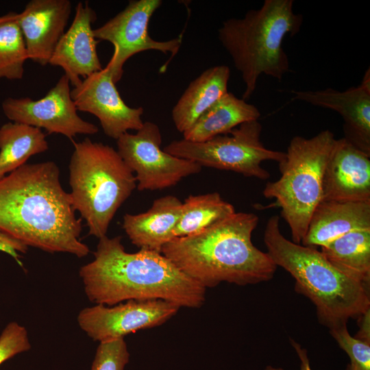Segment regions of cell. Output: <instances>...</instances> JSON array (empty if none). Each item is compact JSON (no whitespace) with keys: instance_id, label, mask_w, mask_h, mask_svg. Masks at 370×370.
Masks as SVG:
<instances>
[{"instance_id":"25","label":"cell","mask_w":370,"mask_h":370,"mask_svg":"<svg viewBox=\"0 0 370 370\" xmlns=\"http://www.w3.org/2000/svg\"><path fill=\"white\" fill-rule=\"evenodd\" d=\"M18 16V13L9 12L0 22V79H21L24 64L29 59Z\"/></svg>"},{"instance_id":"20","label":"cell","mask_w":370,"mask_h":370,"mask_svg":"<svg viewBox=\"0 0 370 370\" xmlns=\"http://www.w3.org/2000/svg\"><path fill=\"white\" fill-rule=\"evenodd\" d=\"M230 77L226 65L206 69L193 80L171 112L172 120L177 131L182 134L216 101L225 95Z\"/></svg>"},{"instance_id":"11","label":"cell","mask_w":370,"mask_h":370,"mask_svg":"<svg viewBox=\"0 0 370 370\" xmlns=\"http://www.w3.org/2000/svg\"><path fill=\"white\" fill-rule=\"evenodd\" d=\"M179 309L175 304L162 299H130L110 306L86 307L79 312L77 321L88 337L101 343L161 325Z\"/></svg>"},{"instance_id":"12","label":"cell","mask_w":370,"mask_h":370,"mask_svg":"<svg viewBox=\"0 0 370 370\" xmlns=\"http://www.w3.org/2000/svg\"><path fill=\"white\" fill-rule=\"evenodd\" d=\"M70 84L64 74L41 99L8 97L2 101V110L11 121L44 129L48 134H60L72 139L77 134H97L98 127L78 115Z\"/></svg>"},{"instance_id":"9","label":"cell","mask_w":370,"mask_h":370,"mask_svg":"<svg viewBox=\"0 0 370 370\" xmlns=\"http://www.w3.org/2000/svg\"><path fill=\"white\" fill-rule=\"evenodd\" d=\"M158 125L144 122L135 134L126 132L116 140L117 152L135 173L138 190H157L176 185L183 178L199 173V164L173 156L160 146Z\"/></svg>"},{"instance_id":"10","label":"cell","mask_w":370,"mask_h":370,"mask_svg":"<svg viewBox=\"0 0 370 370\" xmlns=\"http://www.w3.org/2000/svg\"><path fill=\"white\" fill-rule=\"evenodd\" d=\"M161 0H133L103 25L93 29L97 40H106L114 46L112 56L107 64L116 84L123 74V66L132 56L147 50L165 54H176L182 45V37L166 41L153 39L149 34L151 17L160 8Z\"/></svg>"},{"instance_id":"8","label":"cell","mask_w":370,"mask_h":370,"mask_svg":"<svg viewBox=\"0 0 370 370\" xmlns=\"http://www.w3.org/2000/svg\"><path fill=\"white\" fill-rule=\"evenodd\" d=\"M262 125L258 120L245 122L230 132L203 142L175 140L164 150L176 157L192 160L201 166L232 171L246 177L267 180L269 173L261 164L278 163L285 152L266 148L260 140Z\"/></svg>"},{"instance_id":"14","label":"cell","mask_w":370,"mask_h":370,"mask_svg":"<svg viewBox=\"0 0 370 370\" xmlns=\"http://www.w3.org/2000/svg\"><path fill=\"white\" fill-rule=\"evenodd\" d=\"M293 100L337 112L343 118L345 139L370 154V69L360 84L344 91L330 88L319 90H291Z\"/></svg>"},{"instance_id":"17","label":"cell","mask_w":370,"mask_h":370,"mask_svg":"<svg viewBox=\"0 0 370 370\" xmlns=\"http://www.w3.org/2000/svg\"><path fill=\"white\" fill-rule=\"evenodd\" d=\"M71 9L69 0H32L18 13L17 22L29 60L41 66L49 63L65 32Z\"/></svg>"},{"instance_id":"3","label":"cell","mask_w":370,"mask_h":370,"mask_svg":"<svg viewBox=\"0 0 370 370\" xmlns=\"http://www.w3.org/2000/svg\"><path fill=\"white\" fill-rule=\"evenodd\" d=\"M258 217L235 212L196 234L177 237L161 253L206 289L222 282L254 284L271 280L277 266L251 241Z\"/></svg>"},{"instance_id":"31","label":"cell","mask_w":370,"mask_h":370,"mask_svg":"<svg viewBox=\"0 0 370 370\" xmlns=\"http://www.w3.org/2000/svg\"><path fill=\"white\" fill-rule=\"evenodd\" d=\"M292 346L294 347L300 360V370H312L310 365L307 350L303 348L299 343L293 340H291ZM265 370H284L282 368H275L267 366Z\"/></svg>"},{"instance_id":"2","label":"cell","mask_w":370,"mask_h":370,"mask_svg":"<svg viewBox=\"0 0 370 370\" xmlns=\"http://www.w3.org/2000/svg\"><path fill=\"white\" fill-rule=\"evenodd\" d=\"M85 294L95 304L114 306L130 299H162L197 308L206 288L161 252L125 251L121 236L99 239L94 259L79 271Z\"/></svg>"},{"instance_id":"21","label":"cell","mask_w":370,"mask_h":370,"mask_svg":"<svg viewBox=\"0 0 370 370\" xmlns=\"http://www.w3.org/2000/svg\"><path fill=\"white\" fill-rule=\"evenodd\" d=\"M260 116L256 106L227 92L183 133L184 139L203 142L227 134L245 122L258 120Z\"/></svg>"},{"instance_id":"16","label":"cell","mask_w":370,"mask_h":370,"mask_svg":"<svg viewBox=\"0 0 370 370\" xmlns=\"http://www.w3.org/2000/svg\"><path fill=\"white\" fill-rule=\"evenodd\" d=\"M97 14L88 2H79L74 18L60 39L49 60V64L59 66L64 71L74 87L91 74L101 71L97 51L98 40L95 38L92 25Z\"/></svg>"},{"instance_id":"28","label":"cell","mask_w":370,"mask_h":370,"mask_svg":"<svg viewBox=\"0 0 370 370\" xmlns=\"http://www.w3.org/2000/svg\"><path fill=\"white\" fill-rule=\"evenodd\" d=\"M31 349L26 328L16 322H10L0 335V365L18 354Z\"/></svg>"},{"instance_id":"6","label":"cell","mask_w":370,"mask_h":370,"mask_svg":"<svg viewBox=\"0 0 370 370\" xmlns=\"http://www.w3.org/2000/svg\"><path fill=\"white\" fill-rule=\"evenodd\" d=\"M73 146L69 165L73 207L86 221L88 234L99 239L136 188V180L113 147L88 138Z\"/></svg>"},{"instance_id":"23","label":"cell","mask_w":370,"mask_h":370,"mask_svg":"<svg viewBox=\"0 0 370 370\" xmlns=\"http://www.w3.org/2000/svg\"><path fill=\"white\" fill-rule=\"evenodd\" d=\"M48 149L46 135L40 129L12 121L3 124L0 127V180Z\"/></svg>"},{"instance_id":"24","label":"cell","mask_w":370,"mask_h":370,"mask_svg":"<svg viewBox=\"0 0 370 370\" xmlns=\"http://www.w3.org/2000/svg\"><path fill=\"white\" fill-rule=\"evenodd\" d=\"M235 212L234 207L218 193L189 195L182 202L174 238L199 232Z\"/></svg>"},{"instance_id":"18","label":"cell","mask_w":370,"mask_h":370,"mask_svg":"<svg viewBox=\"0 0 370 370\" xmlns=\"http://www.w3.org/2000/svg\"><path fill=\"white\" fill-rule=\"evenodd\" d=\"M365 228H370V201L321 200L301 243L323 247L349 232Z\"/></svg>"},{"instance_id":"32","label":"cell","mask_w":370,"mask_h":370,"mask_svg":"<svg viewBox=\"0 0 370 370\" xmlns=\"http://www.w3.org/2000/svg\"><path fill=\"white\" fill-rule=\"evenodd\" d=\"M5 15L0 16V22L3 20V18H5Z\"/></svg>"},{"instance_id":"4","label":"cell","mask_w":370,"mask_h":370,"mask_svg":"<svg viewBox=\"0 0 370 370\" xmlns=\"http://www.w3.org/2000/svg\"><path fill=\"white\" fill-rule=\"evenodd\" d=\"M263 240L276 266L294 278L295 291L314 304L323 325L332 329L347 324L370 309L369 287L341 273L316 247L284 237L278 215L268 219Z\"/></svg>"},{"instance_id":"30","label":"cell","mask_w":370,"mask_h":370,"mask_svg":"<svg viewBox=\"0 0 370 370\" xmlns=\"http://www.w3.org/2000/svg\"><path fill=\"white\" fill-rule=\"evenodd\" d=\"M357 319L359 330L354 337L370 342V309L362 313Z\"/></svg>"},{"instance_id":"7","label":"cell","mask_w":370,"mask_h":370,"mask_svg":"<svg viewBox=\"0 0 370 370\" xmlns=\"http://www.w3.org/2000/svg\"><path fill=\"white\" fill-rule=\"evenodd\" d=\"M335 140L329 130L310 138L293 137L278 163L280 177L267 182L262 191L264 197L275 199L295 243L301 244L322 200L324 171Z\"/></svg>"},{"instance_id":"27","label":"cell","mask_w":370,"mask_h":370,"mask_svg":"<svg viewBox=\"0 0 370 370\" xmlns=\"http://www.w3.org/2000/svg\"><path fill=\"white\" fill-rule=\"evenodd\" d=\"M130 353L124 338L99 343L90 370H124Z\"/></svg>"},{"instance_id":"15","label":"cell","mask_w":370,"mask_h":370,"mask_svg":"<svg viewBox=\"0 0 370 370\" xmlns=\"http://www.w3.org/2000/svg\"><path fill=\"white\" fill-rule=\"evenodd\" d=\"M322 200L370 201V154L336 139L323 179Z\"/></svg>"},{"instance_id":"1","label":"cell","mask_w":370,"mask_h":370,"mask_svg":"<svg viewBox=\"0 0 370 370\" xmlns=\"http://www.w3.org/2000/svg\"><path fill=\"white\" fill-rule=\"evenodd\" d=\"M0 230L46 252L77 258L90 252L80 239L82 218L53 161L26 163L0 180Z\"/></svg>"},{"instance_id":"19","label":"cell","mask_w":370,"mask_h":370,"mask_svg":"<svg viewBox=\"0 0 370 370\" xmlns=\"http://www.w3.org/2000/svg\"><path fill=\"white\" fill-rule=\"evenodd\" d=\"M182 210V201L177 197H161L145 212L125 214L123 228L132 243L138 248L161 252L162 247L174 238Z\"/></svg>"},{"instance_id":"29","label":"cell","mask_w":370,"mask_h":370,"mask_svg":"<svg viewBox=\"0 0 370 370\" xmlns=\"http://www.w3.org/2000/svg\"><path fill=\"white\" fill-rule=\"evenodd\" d=\"M27 250L28 246L0 230V251L10 255L21 267V254H25Z\"/></svg>"},{"instance_id":"13","label":"cell","mask_w":370,"mask_h":370,"mask_svg":"<svg viewBox=\"0 0 370 370\" xmlns=\"http://www.w3.org/2000/svg\"><path fill=\"white\" fill-rule=\"evenodd\" d=\"M115 84L106 66L82 80L71 90V97L77 110L95 115L104 134L117 140L128 130L143 126L144 110L127 106Z\"/></svg>"},{"instance_id":"26","label":"cell","mask_w":370,"mask_h":370,"mask_svg":"<svg viewBox=\"0 0 370 370\" xmlns=\"http://www.w3.org/2000/svg\"><path fill=\"white\" fill-rule=\"evenodd\" d=\"M330 330V334L350 359L347 370H370V342L350 335L347 324Z\"/></svg>"},{"instance_id":"5","label":"cell","mask_w":370,"mask_h":370,"mask_svg":"<svg viewBox=\"0 0 370 370\" xmlns=\"http://www.w3.org/2000/svg\"><path fill=\"white\" fill-rule=\"evenodd\" d=\"M303 16L293 11V0H265L242 18H230L218 29V38L240 72L245 89L242 99L254 94L262 75L281 81L291 71L282 43L297 34Z\"/></svg>"},{"instance_id":"22","label":"cell","mask_w":370,"mask_h":370,"mask_svg":"<svg viewBox=\"0 0 370 370\" xmlns=\"http://www.w3.org/2000/svg\"><path fill=\"white\" fill-rule=\"evenodd\" d=\"M320 251L341 273L369 287L370 228L349 232L321 247Z\"/></svg>"}]
</instances>
